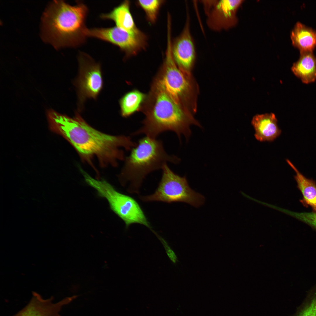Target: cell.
Returning a JSON list of instances; mask_svg holds the SVG:
<instances>
[{
    "instance_id": "4",
    "label": "cell",
    "mask_w": 316,
    "mask_h": 316,
    "mask_svg": "<svg viewBox=\"0 0 316 316\" xmlns=\"http://www.w3.org/2000/svg\"><path fill=\"white\" fill-rule=\"evenodd\" d=\"M155 98L152 110L147 115L143 126L132 135L143 134L156 138L163 132L172 131L179 138L182 134L188 138L191 133V125L201 126L192 113L178 104L158 85Z\"/></svg>"
},
{
    "instance_id": "21",
    "label": "cell",
    "mask_w": 316,
    "mask_h": 316,
    "mask_svg": "<svg viewBox=\"0 0 316 316\" xmlns=\"http://www.w3.org/2000/svg\"><path fill=\"white\" fill-rule=\"evenodd\" d=\"M278 210L292 216L316 229V212H298L279 208Z\"/></svg>"
},
{
    "instance_id": "5",
    "label": "cell",
    "mask_w": 316,
    "mask_h": 316,
    "mask_svg": "<svg viewBox=\"0 0 316 316\" xmlns=\"http://www.w3.org/2000/svg\"><path fill=\"white\" fill-rule=\"evenodd\" d=\"M171 38L167 37L163 65V74L157 85L178 104L192 114L197 110L198 87L191 73L185 72L178 66L171 51Z\"/></svg>"
},
{
    "instance_id": "20",
    "label": "cell",
    "mask_w": 316,
    "mask_h": 316,
    "mask_svg": "<svg viewBox=\"0 0 316 316\" xmlns=\"http://www.w3.org/2000/svg\"><path fill=\"white\" fill-rule=\"evenodd\" d=\"M294 316H316V287L308 293Z\"/></svg>"
},
{
    "instance_id": "17",
    "label": "cell",
    "mask_w": 316,
    "mask_h": 316,
    "mask_svg": "<svg viewBox=\"0 0 316 316\" xmlns=\"http://www.w3.org/2000/svg\"><path fill=\"white\" fill-rule=\"evenodd\" d=\"M286 161L296 173L294 176L298 186L303 197L304 203L310 206L316 212V184L312 179L307 178L303 175L288 159Z\"/></svg>"
},
{
    "instance_id": "18",
    "label": "cell",
    "mask_w": 316,
    "mask_h": 316,
    "mask_svg": "<svg viewBox=\"0 0 316 316\" xmlns=\"http://www.w3.org/2000/svg\"><path fill=\"white\" fill-rule=\"evenodd\" d=\"M145 98L141 92L134 90L126 94L121 99L120 104L121 113L124 117H127L137 111Z\"/></svg>"
},
{
    "instance_id": "15",
    "label": "cell",
    "mask_w": 316,
    "mask_h": 316,
    "mask_svg": "<svg viewBox=\"0 0 316 316\" xmlns=\"http://www.w3.org/2000/svg\"><path fill=\"white\" fill-rule=\"evenodd\" d=\"M291 70L303 83L314 82L316 80V57L312 52L300 53L299 59L293 64Z\"/></svg>"
},
{
    "instance_id": "14",
    "label": "cell",
    "mask_w": 316,
    "mask_h": 316,
    "mask_svg": "<svg viewBox=\"0 0 316 316\" xmlns=\"http://www.w3.org/2000/svg\"><path fill=\"white\" fill-rule=\"evenodd\" d=\"M130 2L125 0L110 12L101 14V19L112 20L116 27L131 33L140 31L136 27L130 10Z\"/></svg>"
},
{
    "instance_id": "7",
    "label": "cell",
    "mask_w": 316,
    "mask_h": 316,
    "mask_svg": "<svg viewBox=\"0 0 316 316\" xmlns=\"http://www.w3.org/2000/svg\"><path fill=\"white\" fill-rule=\"evenodd\" d=\"M162 169V178L155 192L151 195L140 197L142 201L168 203L182 202L196 207L203 204L204 196L190 188L185 177L174 173L167 164Z\"/></svg>"
},
{
    "instance_id": "23",
    "label": "cell",
    "mask_w": 316,
    "mask_h": 316,
    "mask_svg": "<svg viewBox=\"0 0 316 316\" xmlns=\"http://www.w3.org/2000/svg\"><path fill=\"white\" fill-rule=\"evenodd\" d=\"M218 0H200L202 4L204 12L207 16L211 12L217 3Z\"/></svg>"
},
{
    "instance_id": "9",
    "label": "cell",
    "mask_w": 316,
    "mask_h": 316,
    "mask_svg": "<svg viewBox=\"0 0 316 316\" xmlns=\"http://www.w3.org/2000/svg\"><path fill=\"white\" fill-rule=\"evenodd\" d=\"M87 35L118 46L127 56L136 55L147 45V37L141 31L131 33L116 26L88 28Z\"/></svg>"
},
{
    "instance_id": "16",
    "label": "cell",
    "mask_w": 316,
    "mask_h": 316,
    "mask_svg": "<svg viewBox=\"0 0 316 316\" xmlns=\"http://www.w3.org/2000/svg\"><path fill=\"white\" fill-rule=\"evenodd\" d=\"M292 44L300 52H312L316 47V31L300 22H297L292 31Z\"/></svg>"
},
{
    "instance_id": "3",
    "label": "cell",
    "mask_w": 316,
    "mask_h": 316,
    "mask_svg": "<svg viewBox=\"0 0 316 316\" xmlns=\"http://www.w3.org/2000/svg\"><path fill=\"white\" fill-rule=\"evenodd\" d=\"M125 157L118 178L123 186L129 183L128 192L138 193L143 181L150 173L159 169L168 162L178 163L180 159L168 154L162 141L146 136L140 139Z\"/></svg>"
},
{
    "instance_id": "1",
    "label": "cell",
    "mask_w": 316,
    "mask_h": 316,
    "mask_svg": "<svg viewBox=\"0 0 316 316\" xmlns=\"http://www.w3.org/2000/svg\"><path fill=\"white\" fill-rule=\"evenodd\" d=\"M46 113L51 131L69 142L84 159L96 157L102 167L117 166L118 161L125 158L121 148L130 151L136 145L129 136L109 135L96 130L78 112L73 118L52 109Z\"/></svg>"
},
{
    "instance_id": "11",
    "label": "cell",
    "mask_w": 316,
    "mask_h": 316,
    "mask_svg": "<svg viewBox=\"0 0 316 316\" xmlns=\"http://www.w3.org/2000/svg\"><path fill=\"white\" fill-rule=\"evenodd\" d=\"M243 0H218L209 14L206 23L209 29L220 32L231 28L238 22L236 13Z\"/></svg>"
},
{
    "instance_id": "19",
    "label": "cell",
    "mask_w": 316,
    "mask_h": 316,
    "mask_svg": "<svg viewBox=\"0 0 316 316\" xmlns=\"http://www.w3.org/2000/svg\"><path fill=\"white\" fill-rule=\"evenodd\" d=\"M164 1L138 0L137 4L144 11L148 21L153 24L156 21L159 10Z\"/></svg>"
},
{
    "instance_id": "6",
    "label": "cell",
    "mask_w": 316,
    "mask_h": 316,
    "mask_svg": "<svg viewBox=\"0 0 316 316\" xmlns=\"http://www.w3.org/2000/svg\"><path fill=\"white\" fill-rule=\"evenodd\" d=\"M81 173L86 183L97 190L98 196L107 200L111 209L124 221L126 228L137 223L153 230L143 211L135 199L118 192L105 180L94 178L84 170Z\"/></svg>"
},
{
    "instance_id": "22",
    "label": "cell",
    "mask_w": 316,
    "mask_h": 316,
    "mask_svg": "<svg viewBox=\"0 0 316 316\" xmlns=\"http://www.w3.org/2000/svg\"><path fill=\"white\" fill-rule=\"evenodd\" d=\"M156 235L159 239L163 244L166 250V253L172 262L174 263H176L178 261L177 257L174 251L168 245L166 242L157 234Z\"/></svg>"
},
{
    "instance_id": "10",
    "label": "cell",
    "mask_w": 316,
    "mask_h": 316,
    "mask_svg": "<svg viewBox=\"0 0 316 316\" xmlns=\"http://www.w3.org/2000/svg\"><path fill=\"white\" fill-rule=\"evenodd\" d=\"M186 16L183 30L171 42L173 58L178 68L183 71L191 73L196 58L195 42L190 30V14L186 7Z\"/></svg>"
},
{
    "instance_id": "13",
    "label": "cell",
    "mask_w": 316,
    "mask_h": 316,
    "mask_svg": "<svg viewBox=\"0 0 316 316\" xmlns=\"http://www.w3.org/2000/svg\"><path fill=\"white\" fill-rule=\"evenodd\" d=\"M277 123L276 116L273 113L255 115L251 121V124L255 130V138L260 142L274 141L281 132Z\"/></svg>"
},
{
    "instance_id": "8",
    "label": "cell",
    "mask_w": 316,
    "mask_h": 316,
    "mask_svg": "<svg viewBox=\"0 0 316 316\" xmlns=\"http://www.w3.org/2000/svg\"><path fill=\"white\" fill-rule=\"evenodd\" d=\"M78 61L79 74L74 85L77 90L78 109L80 111L87 99L97 98L102 89L103 81L100 64L90 56L80 52Z\"/></svg>"
},
{
    "instance_id": "2",
    "label": "cell",
    "mask_w": 316,
    "mask_h": 316,
    "mask_svg": "<svg viewBox=\"0 0 316 316\" xmlns=\"http://www.w3.org/2000/svg\"><path fill=\"white\" fill-rule=\"evenodd\" d=\"M88 9L82 2L72 6L63 1H54L42 18L43 37L56 49L75 47L83 44L88 28L86 21Z\"/></svg>"
},
{
    "instance_id": "12",
    "label": "cell",
    "mask_w": 316,
    "mask_h": 316,
    "mask_svg": "<svg viewBox=\"0 0 316 316\" xmlns=\"http://www.w3.org/2000/svg\"><path fill=\"white\" fill-rule=\"evenodd\" d=\"M54 298L44 299L38 293H32V296L28 303L13 316H60L59 312L62 306L70 301L66 298L54 303Z\"/></svg>"
}]
</instances>
